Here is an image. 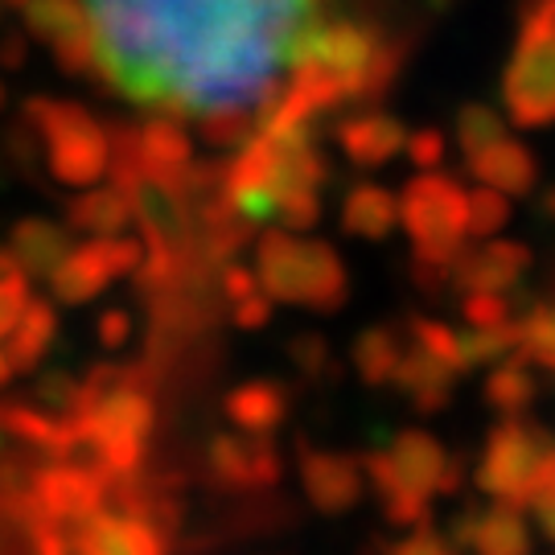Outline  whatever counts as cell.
<instances>
[{"instance_id": "cell-32", "label": "cell", "mask_w": 555, "mask_h": 555, "mask_svg": "<svg viewBox=\"0 0 555 555\" xmlns=\"http://www.w3.org/2000/svg\"><path fill=\"white\" fill-rule=\"evenodd\" d=\"M50 50H54L59 70L70 75V79H91L100 70V34H95V25H82L75 34H66Z\"/></svg>"}, {"instance_id": "cell-42", "label": "cell", "mask_w": 555, "mask_h": 555, "mask_svg": "<svg viewBox=\"0 0 555 555\" xmlns=\"http://www.w3.org/2000/svg\"><path fill=\"white\" fill-rule=\"evenodd\" d=\"M449 153V140L440 128H416V132H408V157L416 169H440V160Z\"/></svg>"}, {"instance_id": "cell-7", "label": "cell", "mask_w": 555, "mask_h": 555, "mask_svg": "<svg viewBox=\"0 0 555 555\" xmlns=\"http://www.w3.org/2000/svg\"><path fill=\"white\" fill-rule=\"evenodd\" d=\"M128 198H132V210H137V222L144 227V238H160L178 251H190L194 238H198V215L190 198L181 194L173 181L157 178V173H140L132 185H128Z\"/></svg>"}, {"instance_id": "cell-2", "label": "cell", "mask_w": 555, "mask_h": 555, "mask_svg": "<svg viewBox=\"0 0 555 555\" xmlns=\"http://www.w3.org/2000/svg\"><path fill=\"white\" fill-rule=\"evenodd\" d=\"M518 41L502 70V107L515 128L555 124V0H518Z\"/></svg>"}, {"instance_id": "cell-1", "label": "cell", "mask_w": 555, "mask_h": 555, "mask_svg": "<svg viewBox=\"0 0 555 555\" xmlns=\"http://www.w3.org/2000/svg\"><path fill=\"white\" fill-rule=\"evenodd\" d=\"M256 259L263 293L280 305L337 313L350 297L346 263L325 238H297L288 227H268L256 243Z\"/></svg>"}, {"instance_id": "cell-16", "label": "cell", "mask_w": 555, "mask_h": 555, "mask_svg": "<svg viewBox=\"0 0 555 555\" xmlns=\"http://www.w3.org/2000/svg\"><path fill=\"white\" fill-rule=\"evenodd\" d=\"M112 280H116V272H112V259H107V238L95 235L91 243H82L62 259L59 272L50 276V293L62 305H87V300L100 297Z\"/></svg>"}, {"instance_id": "cell-54", "label": "cell", "mask_w": 555, "mask_h": 555, "mask_svg": "<svg viewBox=\"0 0 555 555\" xmlns=\"http://www.w3.org/2000/svg\"><path fill=\"white\" fill-rule=\"evenodd\" d=\"M0 4H9V9H17V13H21V9L29 4V0H0Z\"/></svg>"}, {"instance_id": "cell-6", "label": "cell", "mask_w": 555, "mask_h": 555, "mask_svg": "<svg viewBox=\"0 0 555 555\" xmlns=\"http://www.w3.org/2000/svg\"><path fill=\"white\" fill-rule=\"evenodd\" d=\"M206 465H210V477L231 494L272 490L284 477V461L272 444V433H222L210 440Z\"/></svg>"}, {"instance_id": "cell-37", "label": "cell", "mask_w": 555, "mask_h": 555, "mask_svg": "<svg viewBox=\"0 0 555 555\" xmlns=\"http://www.w3.org/2000/svg\"><path fill=\"white\" fill-rule=\"evenodd\" d=\"M321 219V194L313 185H293L276 194V222L288 231H309Z\"/></svg>"}, {"instance_id": "cell-4", "label": "cell", "mask_w": 555, "mask_h": 555, "mask_svg": "<svg viewBox=\"0 0 555 555\" xmlns=\"http://www.w3.org/2000/svg\"><path fill=\"white\" fill-rule=\"evenodd\" d=\"M399 227L408 231L416 256L453 263L469 243V194L449 173L424 169L399 194Z\"/></svg>"}, {"instance_id": "cell-46", "label": "cell", "mask_w": 555, "mask_h": 555, "mask_svg": "<svg viewBox=\"0 0 555 555\" xmlns=\"http://www.w3.org/2000/svg\"><path fill=\"white\" fill-rule=\"evenodd\" d=\"M259 288H263V284H259V272H251V268H238V263H227V268H222V293L231 300L251 297Z\"/></svg>"}, {"instance_id": "cell-10", "label": "cell", "mask_w": 555, "mask_h": 555, "mask_svg": "<svg viewBox=\"0 0 555 555\" xmlns=\"http://www.w3.org/2000/svg\"><path fill=\"white\" fill-rule=\"evenodd\" d=\"M300 481L305 494L318 506L321 515H346L362 502L366 490V474L362 461L346 453H325V449H309L300 444Z\"/></svg>"}, {"instance_id": "cell-52", "label": "cell", "mask_w": 555, "mask_h": 555, "mask_svg": "<svg viewBox=\"0 0 555 555\" xmlns=\"http://www.w3.org/2000/svg\"><path fill=\"white\" fill-rule=\"evenodd\" d=\"M9 375H13V371H9V358H4V350H0V383H4Z\"/></svg>"}, {"instance_id": "cell-25", "label": "cell", "mask_w": 555, "mask_h": 555, "mask_svg": "<svg viewBox=\"0 0 555 555\" xmlns=\"http://www.w3.org/2000/svg\"><path fill=\"white\" fill-rule=\"evenodd\" d=\"M527 366H531V358L522 354V346H518L515 354H506L494 371H490L481 396H486V403H490L494 412H502V416H518V412L531 408V399L539 396V383L531 378Z\"/></svg>"}, {"instance_id": "cell-34", "label": "cell", "mask_w": 555, "mask_h": 555, "mask_svg": "<svg viewBox=\"0 0 555 555\" xmlns=\"http://www.w3.org/2000/svg\"><path fill=\"white\" fill-rule=\"evenodd\" d=\"M522 354L555 375V305H535L522 318Z\"/></svg>"}, {"instance_id": "cell-22", "label": "cell", "mask_w": 555, "mask_h": 555, "mask_svg": "<svg viewBox=\"0 0 555 555\" xmlns=\"http://www.w3.org/2000/svg\"><path fill=\"white\" fill-rule=\"evenodd\" d=\"M399 222V198L375 181H354L341 198V231L358 238H387Z\"/></svg>"}, {"instance_id": "cell-50", "label": "cell", "mask_w": 555, "mask_h": 555, "mask_svg": "<svg viewBox=\"0 0 555 555\" xmlns=\"http://www.w3.org/2000/svg\"><path fill=\"white\" fill-rule=\"evenodd\" d=\"M535 210H539V219L555 222V185H547V190L539 194V198H535Z\"/></svg>"}, {"instance_id": "cell-8", "label": "cell", "mask_w": 555, "mask_h": 555, "mask_svg": "<svg viewBox=\"0 0 555 555\" xmlns=\"http://www.w3.org/2000/svg\"><path fill=\"white\" fill-rule=\"evenodd\" d=\"M29 490L38 494L41 511L70 527V522H82V518L100 515L103 511V477H95L91 469H79L70 461H41L38 469L29 474Z\"/></svg>"}, {"instance_id": "cell-39", "label": "cell", "mask_w": 555, "mask_h": 555, "mask_svg": "<svg viewBox=\"0 0 555 555\" xmlns=\"http://www.w3.org/2000/svg\"><path fill=\"white\" fill-rule=\"evenodd\" d=\"M75 396H79V378L66 375V371H46V375L34 383V399L46 403L54 416H66Z\"/></svg>"}, {"instance_id": "cell-55", "label": "cell", "mask_w": 555, "mask_h": 555, "mask_svg": "<svg viewBox=\"0 0 555 555\" xmlns=\"http://www.w3.org/2000/svg\"><path fill=\"white\" fill-rule=\"evenodd\" d=\"M0 527H4V522H0Z\"/></svg>"}, {"instance_id": "cell-21", "label": "cell", "mask_w": 555, "mask_h": 555, "mask_svg": "<svg viewBox=\"0 0 555 555\" xmlns=\"http://www.w3.org/2000/svg\"><path fill=\"white\" fill-rule=\"evenodd\" d=\"M140 149H144V165H149V173H157V178L173 181L181 190V178H185V169H190V160H194V140L190 132L178 124V116H153L149 124H140Z\"/></svg>"}, {"instance_id": "cell-51", "label": "cell", "mask_w": 555, "mask_h": 555, "mask_svg": "<svg viewBox=\"0 0 555 555\" xmlns=\"http://www.w3.org/2000/svg\"><path fill=\"white\" fill-rule=\"evenodd\" d=\"M428 4V13H437V17H444V13H453L456 0H424Z\"/></svg>"}, {"instance_id": "cell-14", "label": "cell", "mask_w": 555, "mask_h": 555, "mask_svg": "<svg viewBox=\"0 0 555 555\" xmlns=\"http://www.w3.org/2000/svg\"><path fill=\"white\" fill-rule=\"evenodd\" d=\"M465 173L481 185H494L502 194L527 198L539 185V157L522 144V140L502 137L490 149H481L474 157H465Z\"/></svg>"}, {"instance_id": "cell-36", "label": "cell", "mask_w": 555, "mask_h": 555, "mask_svg": "<svg viewBox=\"0 0 555 555\" xmlns=\"http://www.w3.org/2000/svg\"><path fill=\"white\" fill-rule=\"evenodd\" d=\"M408 337L424 346L428 354H437L440 362H449L456 375H465V366H461V334H456L453 325H440V321H428V318H412L408 321Z\"/></svg>"}, {"instance_id": "cell-3", "label": "cell", "mask_w": 555, "mask_h": 555, "mask_svg": "<svg viewBox=\"0 0 555 555\" xmlns=\"http://www.w3.org/2000/svg\"><path fill=\"white\" fill-rule=\"evenodd\" d=\"M387 41V29H378L371 21L334 17V21H309L300 25L297 38L284 46V66L288 70H318L325 79L341 87L346 103L362 95V82L375 54Z\"/></svg>"}, {"instance_id": "cell-41", "label": "cell", "mask_w": 555, "mask_h": 555, "mask_svg": "<svg viewBox=\"0 0 555 555\" xmlns=\"http://www.w3.org/2000/svg\"><path fill=\"white\" fill-rule=\"evenodd\" d=\"M383 552H396V555H449L456 552L453 539L433 531V522H424V527H412V535L408 539H396V543H375Z\"/></svg>"}, {"instance_id": "cell-49", "label": "cell", "mask_w": 555, "mask_h": 555, "mask_svg": "<svg viewBox=\"0 0 555 555\" xmlns=\"http://www.w3.org/2000/svg\"><path fill=\"white\" fill-rule=\"evenodd\" d=\"M21 272H25V268H21V259L13 256V247H0V284L21 276Z\"/></svg>"}, {"instance_id": "cell-12", "label": "cell", "mask_w": 555, "mask_h": 555, "mask_svg": "<svg viewBox=\"0 0 555 555\" xmlns=\"http://www.w3.org/2000/svg\"><path fill=\"white\" fill-rule=\"evenodd\" d=\"M531 247L527 243H511V238H494L481 247H461L453 259V288L461 293H477V288H490V293H502V288H515L518 276L531 268Z\"/></svg>"}, {"instance_id": "cell-26", "label": "cell", "mask_w": 555, "mask_h": 555, "mask_svg": "<svg viewBox=\"0 0 555 555\" xmlns=\"http://www.w3.org/2000/svg\"><path fill=\"white\" fill-rule=\"evenodd\" d=\"M0 437H13L17 444L41 449L50 461L62 456V420L41 416L29 403H0Z\"/></svg>"}, {"instance_id": "cell-17", "label": "cell", "mask_w": 555, "mask_h": 555, "mask_svg": "<svg viewBox=\"0 0 555 555\" xmlns=\"http://www.w3.org/2000/svg\"><path fill=\"white\" fill-rule=\"evenodd\" d=\"M293 412V391L276 378H251L238 383L227 396V420L238 433H276Z\"/></svg>"}, {"instance_id": "cell-20", "label": "cell", "mask_w": 555, "mask_h": 555, "mask_svg": "<svg viewBox=\"0 0 555 555\" xmlns=\"http://www.w3.org/2000/svg\"><path fill=\"white\" fill-rule=\"evenodd\" d=\"M137 219L132 198L124 185H87V194L66 202V227L82 235H119L128 222Z\"/></svg>"}, {"instance_id": "cell-15", "label": "cell", "mask_w": 555, "mask_h": 555, "mask_svg": "<svg viewBox=\"0 0 555 555\" xmlns=\"http://www.w3.org/2000/svg\"><path fill=\"white\" fill-rule=\"evenodd\" d=\"M453 378L456 371L449 362H440L437 354H428L424 346L412 341V350H403V358H399L391 383L412 399V408L420 416H437L453 403Z\"/></svg>"}, {"instance_id": "cell-35", "label": "cell", "mask_w": 555, "mask_h": 555, "mask_svg": "<svg viewBox=\"0 0 555 555\" xmlns=\"http://www.w3.org/2000/svg\"><path fill=\"white\" fill-rule=\"evenodd\" d=\"M511 219V202L502 190L494 185H481L477 181V190H469V238H490L498 235L502 227Z\"/></svg>"}, {"instance_id": "cell-23", "label": "cell", "mask_w": 555, "mask_h": 555, "mask_svg": "<svg viewBox=\"0 0 555 555\" xmlns=\"http://www.w3.org/2000/svg\"><path fill=\"white\" fill-rule=\"evenodd\" d=\"M391 461H396L399 477L420 490V494H437V481H440V469L449 465V453H444V444H440L433 433H424V428H408V433H399L391 440Z\"/></svg>"}, {"instance_id": "cell-33", "label": "cell", "mask_w": 555, "mask_h": 555, "mask_svg": "<svg viewBox=\"0 0 555 555\" xmlns=\"http://www.w3.org/2000/svg\"><path fill=\"white\" fill-rule=\"evenodd\" d=\"M288 358H293V366H297V375L305 383H334L337 378V366H334V354H330V341L318 334V330H300V334L288 337Z\"/></svg>"}, {"instance_id": "cell-40", "label": "cell", "mask_w": 555, "mask_h": 555, "mask_svg": "<svg viewBox=\"0 0 555 555\" xmlns=\"http://www.w3.org/2000/svg\"><path fill=\"white\" fill-rule=\"evenodd\" d=\"M29 300H34V293H29V272H21V276L0 284V337H9L17 330V321L25 318Z\"/></svg>"}, {"instance_id": "cell-28", "label": "cell", "mask_w": 555, "mask_h": 555, "mask_svg": "<svg viewBox=\"0 0 555 555\" xmlns=\"http://www.w3.org/2000/svg\"><path fill=\"white\" fill-rule=\"evenodd\" d=\"M21 13H25V34L46 41V46H54V41L66 38V34L91 25L87 0H29Z\"/></svg>"}, {"instance_id": "cell-47", "label": "cell", "mask_w": 555, "mask_h": 555, "mask_svg": "<svg viewBox=\"0 0 555 555\" xmlns=\"http://www.w3.org/2000/svg\"><path fill=\"white\" fill-rule=\"evenodd\" d=\"M29 62V41H25V29H13L0 38V66L4 70H21Z\"/></svg>"}, {"instance_id": "cell-45", "label": "cell", "mask_w": 555, "mask_h": 555, "mask_svg": "<svg viewBox=\"0 0 555 555\" xmlns=\"http://www.w3.org/2000/svg\"><path fill=\"white\" fill-rule=\"evenodd\" d=\"M100 346L103 350H124L128 346V337H132V318L124 313V309H103L100 313Z\"/></svg>"}, {"instance_id": "cell-29", "label": "cell", "mask_w": 555, "mask_h": 555, "mask_svg": "<svg viewBox=\"0 0 555 555\" xmlns=\"http://www.w3.org/2000/svg\"><path fill=\"white\" fill-rule=\"evenodd\" d=\"M256 103H219V107H206L198 119V132L210 149H243L247 140L256 137Z\"/></svg>"}, {"instance_id": "cell-53", "label": "cell", "mask_w": 555, "mask_h": 555, "mask_svg": "<svg viewBox=\"0 0 555 555\" xmlns=\"http://www.w3.org/2000/svg\"><path fill=\"white\" fill-rule=\"evenodd\" d=\"M4 107H9V87L0 82V112H4Z\"/></svg>"}, {"instance_id": "cell-24", "label": "cell", "mask_w": 555, "mask_h": 555, "mask_svg": "<svg viewBox=\"0 0 555 555\" xmlns=\"http://www.w3.org/2000/svg\"><path fill=\"white\" fill-rule=\"evenodd\" d=\"M59 337V313L50 300H29L25 318L17 321V330L9 334V346H4V358H9V371L13 375H29L38 371V362L46 358V350L54 346Z\"/></svg>"}, {"instance_id": "cell-19", "label": "cell", "mask_w": 555, "mask_h": 555, "mask_svg": "<svg viewBox=\"0 0 555 555\" xmlns=\"http://www.w3.org/2000/svg\"><path fill=\"white\" fill-rule=\"evenodd\" d=\"M13 256L21 259V268L29 272V280H50L59 272V263L75 251V238L66 227L50 219H21L13 222V238H9Z\"/></svg>"}, {"instance_id": "cell-11", "label": "cell", "mask_w": 555, "mask_h": 555, "mask_svg": "<svg viewBox=\"0 0 555 555\" xmlns=\"http://www.w3.org/2000/svg\"><path fill=\"white\" fill-rule=\"evenodd\" d=\"M453 547H474L481 555H527L531 552V531H527V518L522 506L515 502H494L490 511H461L453 518Z\"/></svg>"}, {"instance_id": "cell-31", "label": "cell", "mask_w": 555, "mask_h": 555, "mask_svg": "<svg viewBox=\"0 0 555 555\" xmlns=\"http://www.w3.org/2000/svg\"><path fill=\"white\" fill-rule=\"evenodd\" d=\"M502 137H506V124H502V116H498L490 103H465V107L456 112V144H461L465 157L490 149V144Z\"/></svg>"}, {"instance_id": "cell-5", "label": "cell", "mask_w": 555, "mask_h": 555, "mask_svg": "<svg viewBox=\"0 0 555 555\" xmlns=\"http://www.w3.org/2000/svg\"><path fill=\"white\" fill-rule=\"evenodd\" d=\"M555 449V437L535 424V420L518 416H502L494 433L486 437V449H481V461H477V490H486L498 502H515L527 511V486H531V474L539 469V461Z\"/></svg>"}, {"instance_id": "cell-44", "label": "cell", "mask_w": 555, "mask_h": 555, "mask_svg": "<svg viewBox=\"0 0 555 555\" xmlns=\"http://www.w3.org/2000/svg\"><path fill=\"white\" fill-rule=\"evenodd\" d=\"M235 325L238 330H263L268 321H272V297L259 288V293H251V297L235 300Z\"/></svg>"}, {"instance_id": "cell-27", "label": "cell", "mask_w": 555, "mask_h": 555, "mask_svg": "<svg viewBox=\"0 0 555 555\" xmlns=\"http://www.w3.org/2000/svg\"><path fill=\"white\" fill-rule=\"evenodd\" d=\"M403 358V346H399V334L391 325H371L362 330L354 341V366L366 387H383L396 378V366Z\"/></svg>"}, {"instance_id": "cell-43", "label": "cell", "mask_w": 555, "mask_h": 555, "mask_svg": "<svg viewBox=\"0 0 555 555\" xmlns=\"http://www.w3.org/2000/svg\"><path fill=\"white\" fill-rule=\"evenodd\" d=\"M527 506H531V511H555V449L539 461V469L531 474Z\"/></svg>"}, {"instance_id": "cell-38", "label": "cell", "mask_w": 555, "mask_h": 555, "mask_svg": "<svg viewBox=\"0 0 555 555\" xmlns=\"http://www.w3.org/2000/svg\"><path fill=\"white\" fill-rule=\"evenodd\" d=\"M461 318L469 325H502V321L515 318V300L502 297V293H490V288H477L461 300Z\"/></svg>"}, {"instance_id": "cell-30", "label": "cell", "mask_w": 555, "mask_h": 555, "mask_svg": "<svg viewBox=\"0 0 555 555\" xmlns=\"http://www.w3.org/2000/svg\"><path fill=\"white\" fill-rule=\"evenodd\" d=\"M522 346V321H502V325H469V334H461V366L474 371L481 362H502Z\"/></svg>"}, {"instance_id": "cell-48", "label": "cell", "mask_w": 555, "mask_h": 555, "mask_svg": "<svg viewBox=\"0 0 555 555\" xmlns=\"http://www.w3.org/2000/svg\"><path fill=\"white\" fill-rule=\"evenodd\" d=\"M461 481H465V456H449V465L440 469L437 494L440 498H456V494H461Z\"/></svg>"}, {"instance_id": "cell-13", "label": "cell", "mask_w": 555, "mask_h": 555, "mask_svg": "<svg viewBox=\"0 0 555 555\" xmlns=\"http://www.w3.org/2000/svg\"><path fill=\"white\" fill-rule=\"evenodd\" d=\"M334 140L350 165L378 169V165L396 160V153L408 149V128L396 116H387V112H358V116L337 124Z\"/></svg>"}, {"instance_id": "cell-18", "label": "cell", "mask_w": 555, "mask_h": 555, "mask_svg": "<svg viewBox=\"0 0 555 555\" xmlns=\"http://www.w3.org/2000/svg\"><path fill=\"white\" fill-rule=\"evenodd\" d=\"M153 424H157V408H153V399L144 396L137 383L116 387L87 420V428L100 440H149L153 437Z\"/></svg>"}, {"instance_id": "cell-9", "label": "cell", "mask_w": 555, "mask_h": 555, "mask_svg": "<svg viewBox=\"0 0 555 555\" xmlns=\"http://www.w3.org/2000/svg\"><path fill=\"white\" fill-rule=\"evenodd\" d=\"M41 149H46V169L62 185L87 190L112 169V140H107V128L95 124V116H82L79 124L54 132Z\"/></svg>"}]
</instances>
